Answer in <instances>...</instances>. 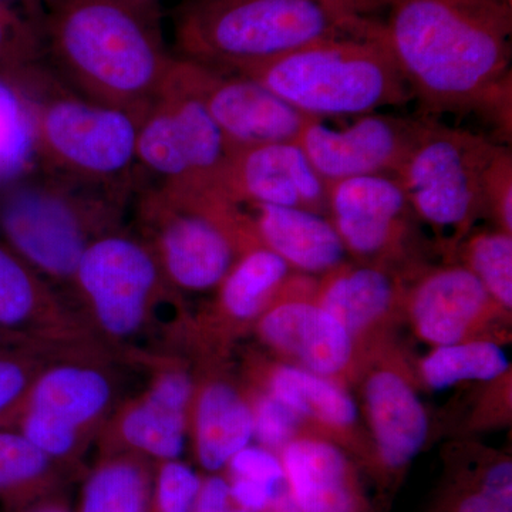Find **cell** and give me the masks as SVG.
Here are the masks:
<instances>
[{
    "mask_svg": "<svg viewBox=\"0 0 512 512\" xmlns=\"http://www.w3.org/2000/svg\"><path fill=\"white\" fill-rule=\"evenodd\" d=\"M228 464L238 478H248L275 488L279 487L285 478L281 461L265 447H244L229 460Z\"/></svg>",
    "mask_w": 512,
    "mask_h": 512,
    "instance_id": "obj_39",
    "label": "cell"
},
{
    "mask_svg": "<svg viewBox=\"0 0 512 512\" xmlns=\"http://www.w3.org/2000/svg\"><path fill=\"white\" fill-rule=\"evenodd\" d=\"M72 288L97 325L114 339H130L171 288L143 238L117 228L94 239L77 265Z\"/></svg>",
    "mask_w": 512,
    "mask_h": 512,
    "instance_id": "obj_10",
    "label": "cell"
},
{
    "mask_svg": "<svg viewBox=\"0 0 512 512\" xmlns=\"http://www.w3.org/2000/svg\"><path fill=\"white\" fill-rule=\"evenodd\" d=\"M32 76L39 90L28 99L36 164L80 183L136 197L140 117L73 93L45 64Z\"/></svg>",
    "mask_w": 512,
    "mask_h": 512,
    "instance_id": "obj_7",
    "label": "cell"
},
{
    "mask_svg": "<svg viewBox=\"0 0 512 512\" xmlns=\"http://www.w3.org/2000/svg\"><path fill=\"white\" fill-rule=\"evenodd\" d=\"M464 266L477 276L491 298L505 309L512 308V234L478 232L466 242Z\"/></svg>",
    "mask_w": 512,
    "mask_h": 512,
    "instance_id": "obj_30",
    "label": "cell"
},
{
    "mask_svg": "<svg viewBox=\"0 0 512 512\" xmlns=\"http://www.w3.org/2000/svg\"><path fill=\"white\" fill-rule=\"evenodd\" d=\"M493 302L477 276L464 265L426 272L409 296L414 328L420 338L437 346L463 342Z\"/></svg>",
    "mask_w": 512,
    "mask_h": 512,
    "instance_id": "obj_16",
    "label": "cell"
},
{
    "mask_svg": "<svg viewBox=\"0 0 512 512\" xmlns=\"http://www.w3.org/2000/svg\"><path fill=\"white\" fill-rule=\"evenodd\" d=\"M0 60H12L30 69L45 64L36 16L23 18L6 0H0Z\"/></svg>",
    "mask_w": 512,
    "mask_h": 512,
    "instance_id": "obj_32",
    "label": "cell"
},
{
    "mask_svg": "<svg viewBox=\"0 0 512 512\" xmlns=\"http://www.w3.org/2000/svg\"><path fill=\"white\" fill-rule=\"evenodd\" d=\"M50 458L22 431L0 427V493L19 490L46 473Z\"/></svg>",
    "mask_w": 512,
    "mask_h": 512,
    "instance_id": "obj_31",
    "label": "cell"
},
{
    "mask_svg": "<svg viewBox=\"0 0 512 512\" xmlns=\"http://www.w3.org/2000/svg\"><path fill=\"white\" fill-rule=\"evenodd\" d=\"M35 512H66V511L60 510V508H56V507H45V508H39V510H36Z\"/></svg>",
    "mask_w": 512,
    "mask_h": 512,
    "instance_id": "obj_47",
    "label": "cell"
},
{
    "mask_svg": "<svg viewBox=\"0 0 512 512\" xmlns=\"http://www.w3.org/2000/svg\"><path fill=\"white\" fill-rule=\"evenodd\" d=\"M124 2L138 3V5L160 6V0H124Z\"/></svg>",
    "mask_w": 512,
    "mask_h": 512,
    "instance_id": "obj_46",
    "label": "cell"
},
{
    "mask_svg": "<svg viewBox=\"0 0 512 512\" xmlns=\"http://www.w3.org/2000/svg\"><path fill=\"white\" fill-rule=\"evenodd\" d=\"M200 488V478L191 467L178 460L165 461L157 481L160 512H191Z\"/></svg>",
    "mask_w": 512,
    "mask_h": 512,
    "instance_id": "obj_37",
    "label": "cell"
},
{
    "mask_svg": "<svg viewBox=\"0 0 512 512\" xmlns=\"http://www.w3.org/2000/svg\"><path fill=\"white\" fill-rule=\"evenodd\" d=\"M16 420H19V430L23 436L50 460L69 456L82 436L80 431L30 410H20Z\"/></svg>",
    "mask_w": 512,
    "mask_h": 512,
    "instance_id": "obj_35",
    "label": "cell"
},
{
    "mask_svg": "<svg viewBox=\"0 0 512 512\" xmlns=\"http://www.w3.org/2000/svg\"><path fill=\"white\" fill-rule=\"evenodd\" d=\"M20 2L25 3V5H28L29 12L32 13V15L36 16L37 9H39L40 0H20Z\"/></svg>",
    "mask_w": 512,
    "mask_h": 512,
    "instance_id": "obj_45",
    "label": "cell"
},
{
    "mask_svg": "<svg viewBox=\"0 0 512 512\" xmlns=\"http://www.w3.org/2000/svg\"><path fill=\"white\" fill-rule=\"evenodd\" d=\"M508 369L507 353L495 343L484 340L437 346L421 365L424 380L434 390H444L468 380L498 379Z\"/></svg>",
    "mask_w": 512,
    "mask_h": 512,
    "instance_id": "obj_27",
    "label": "cell"
},
{
    "mask_svg": "<svg viewBox=\"0 0 512 512\" xmlns=\"http://www.w3.org/2000/svg\"><path fill=\"white\" fill-rule=\"evenodd\" d=\"M229 512H252V511L245 510V508H239V510H231Z\"/></svg>",
    "mask_w": 512,
    "mask_h": 512,
    "instance_id": "obj_48",
    "label": "cell"
},
{
    "mask_svg": "<svg viewBox=\"0 0 512 512\" xmlns=\"http://www.w3.org/2000/svg\"><path fill=\"white\" fill-rule=\"evenodd\" d=\"M36 376L23 348L0 350V427L16 420Z\"/></svg>",
    "mask_w": 512,
    "mask_h": 512,
    "instance_id": "obj_34",
    "label": "cell"
},
{
    "mask_svg": "<svg viewBox=\"0 0 512 512\" xmlns=\"http://www.w3.org/2000/svg\"><path fill=\"white\" fill-rule=\"evenodd\" d=\"M35 133L28 100L0 82V181L35 165Z\"/></svg>",
    "mask_w": 512,
    "mask_h": 512,
    "instance_id": "obj_29",
    "label": "cell"
},
{
    "mask_svg": "<svg viewBox=\"0 0 512 512\" xmlns=\"http://www.w3.org/2000/svg\"><path fill=\"white\" fill-rule=\"evenodd\" d=\"M229 500H231V485L220 477L210 478L201 485L198 493L197 512H229Z\"/></svg>",
    "mask_w": 512,
    "mask_h": 512,
    "instance_id": "obj_41",
    "label": "cell"
},
{
    "mask_svg": "<svg viewBox=\"0 0 512 512\" xmlns=\"http://www.w3.org/2000/svg\"><path fill=\"white\" fill-rule=\"evenodd\" d=\"M111 399L106 373L92 366L59 365L37 373L22 409L82 433L106 413Z\"/></svg>",
    "mask_w": 512,
    "mask_h": 512,
    "instance_id": "obj_20",
    "label": "cell"
},
{
    "mask_svg": "<svg viewBox=\"0 0 512 512\" xmlns=\"http://www.w3.org/2000/svg\"><path fill=\"white\" fill-rule=\"evenodd\" d=\"M192 382L184 372H164L120 420L128 446L160 460H178L187 436Z\"/></svg>",
    "mask_w": 512,
    "mask_h": 512,
    "instance_id": "obj_18",
    "label": "cell"
},
{
    "mask_svg": "<svg viewBox=\"0 0 512 512\" xmlns=\"http://www.w3.org/2000/svg\"><path fill=\"white\" fill-rule=\"evenodd\" d=\"M271 394L303 417L333 427H349L357 419L353 397L330 377L296 366H281L271 376Z\"/></svg>",
    "mask_w": 512,
    "mask_h": 512,
    "instance_id": "obj_26",
    "label": "cell"
},
{
    "mask_svg": "<svg viewBox=\"0 0 512 512\" xmlns=\"http://www.w3.org/2000/svg\"><path fill=\"white\" fill-rule=\"evenodd\" d=\"M43 63L84 99L141 117L175 62L160 6L124 0H40Z\"/></svg>",
    "mask_w": 512,
    "mask_h": 512,
    "instance_id": "obj_2",
    "label": "cell"
},
{
    "mask_svg": "<svg viewBox=\"0 0 512 512\" xmlns=\"http://www.w3.org/2000/svg\"><path fill=\"white\" fill-rule=\"evenodd\" d=\"M218 187L239 205L303 208L328 215L329 184L298 141L232 153Z\"/></svg>",
    "mask_w": 512,
    "mask_h": 512,
    "instance_id": "obj_14",
    "label": "cell"
},
{
    "mask_svg": "<svg viewBox=\"0 0 512 512\" xmlns=\"http://www.w3.org/2000/svg\"><path fill=\"white\" fill-rule=\"evenodd\" d=\"M252 414L254 437L265 448H281L291 443L301 420L298 414L271 393L259 397L252 407Z\"/></svg>",
    "mask_w": 512,
    "mask_h": 512,
    "instance_id": "obj_36",
    "label": "cell"
},
{
    "mask_svg": "<svg viewBox=\"0 0 512 512\" xmlns=\"http://www.w3.org/2000/svg\"><path fill=\"white\" fill-rule=\"evenodd\" d=\"M183 60L192 86L231 154L266 144L298 141L309 121L318 120L305 116L251 77L221 73Z\"/></svg>",
    "mask_w": 512,
    "mask_h": 512,
    "instance_id": "obj_13",
    "label": "cell"
},
{
    "mask_svg": "<svg viewBox=\"0 0 512 512\" xmlns=\"http://www.w3.org/2000/svg\"><path fill=\"white\" fill-rule=\"evenodd\" d=\"M282 466L302 512H352L348 463L325 441L292 440L284 447Z\"/></svg>",
    "mask_w": 512,
    "mask_h": 512,
    "instance_id": "obj_21",
    "label": "cell"
},
{
    "mask_svg": "<svg viewBox=\"0 0 512 512\" xmlns=\"http://www.w3.org/2000/svg\"><path fill=\"white\" fill-rule=\"evenodd\" d=\"M251 77L312 119L359 117L413 100L382 22L254 67Z\"/></svg>",
    "mask_w": 512,
    "mask_h": 512,
    "instance_id": "obj_5",
    "label": "cell"
},
{
    "mask_svg": "<svg viewBox=\"0 0 512 512\" xmlns=\"http://www.w3.org/2000/svg\"><path fill=\"white\" fill-rule=\"evenodd\" d=\"M387 47L423 114L476 113L512 76V0H389Z\"/></svg>",
    "mask_w": 512,
    "mask_h": 512,
    "instance_id": "obj_1",
    "label": "cell"
},
{
    "mask_svg": "<svg viewBox=\"0 0 512 512\" xmlns=\"http://www.w3.org/2000/svg\"><path fill=\"white\" fill-rule=\"evenodd\" d=\"M328 217L348 254L383 268L407 255L414 222L419 220L396 175L329 184Z\"/></svg>",
    "mask_w": 512,
    "mask_h": 512,
    "instance_id": "obj_12",
    "label": "cell"
},
{
    "mask_svg": "<svg viewBox=\"0 0 512 512\" xmlns=\"http://www.w3.org/2000/svg\"><path fill=\"white\" fill-rule=\"evenodd\" d=\"M399 296V282L389 268L342 264L326 275L318 302L350 335L383 318Z\"/></svg>",
    "mask_w": 512,
    "mask_h": 512,
    "instance_id": "obj_22",
    "label": "cell"
},
{
    "mask_svg": "<svg viewBox=\"0 0 512 512\" xmlns=\"http://www.w3.org/2000/svg\"><path fill=\"white\" fill-rule=\"evenodd\" d=\"M376 19L335 0H181L173 18L175 55L241 74Z\"/></svg>",
    "mask_w": 512,
    "mask_h": 512,
    "instance_id": "obj_3",
    "label": "cell"
},
{
    "mask_svg": "<svg viewBox=\"0 0 512 512\" xmlns=\"http://www.w3.org/2000/svg\"><path fill=\"white\" fill-rule=\"evenodd\" d=\"M272 504H274L275 512H302L293 495L288 491H281V488L276 491Z\"/></svg>",
    "mask_w": 512,
    "mask_h": 512,
    "instance_id": "obj_43",
    "label": "cell"
},
{
    "mask_svg": "<svg viewBox=\"0 0 512 512\" xmlns=\"http://www.w3.org/2000/svg\"><path fill=\"white\" fill-rule=\"evenodd\" d=\"M348 8L356 10L366 16H376V13L384 12L389 0H335Z\"/></svg>",
    "mask_w": 512,
    "mask_h": 512,
    "instance_id": "obj_42",
    "label": "cell"
},
{
    "mask_svg": "<svg viewBox=\"0 0 512 512\" xmlns=\"http://www.w3.org/2000/svg\"><path fill=\"white\" fill-rule=\"evenodd\" d=\"M481 212L493 218L497 229L512 234V153L505 144H498L485 168Z\"/></svg>",
    "mask_w": 512,
    "mask_h": 512,
    "instance_id": "obj_33",
    "label": "cell"
},
{
    "mask_svg": "<svg viewBox=\"0 0 512 512\" xmlns=\"http://www.w3.org/2000/svg\"><path fill=\"white\" fill-rule=\"evenodd\" d=\"M194 434L201 466L220 470L254 439L252 406L229 384L210 383L198 396Z\"/></svg>",
    "mask_w": 512,
    "mask_h": 512,
    "instance_id": "obj_23",
    "label": "cell"
},
{
    "mask_svg": "<svg viewBox=\"0 0 512 512\" xmlns=\"http://www.w3.org/2000/svg\"><path fill=\"white\" fill-rule=\"evenodd\" d=\"M458 512H512L510 461L491 468L485 476L483 490L468 497Z\"/></svg>",
    "mask_w": 512,
    "mask_h": 512,
    "instance_id": "obj_38",
    "label": "cell"
},
{
    "mask_svg": "<svg viewBox=\"0 0 512 512\" xmlns=\"http://www.w3.org/2000/svg\"><path fill=\"white\" fill-rule=\"evenodd\" d=\"M291 271L281 256L254 242L239 255L218 286L221 308L239 320L262 315L288 285Z\"/></svg>",
    "mask_w": 512,
    "mask_h": 512,
    "instance_id": "obj_25",
    "label": "cell"
},
{
    "mask_svg": "<svg viewBox=\"0 0 512 512\" xmlns=\"http://www.w3.org/2000/svg\"><path fill=\"white\" fill-rule=\"evenodd\" d=\"M365 400L380 457L387 466H406L429 436V419L419 396L402 376L380 370L367 380Z\"/></svg>",
    "mask_w": 512,
    "mask_h": 512,
    "instance_id": "obj_19",
    "label": "cell"
},
{
    "mask_svg": "<svg viewBox=\"0 0 512 512\" xmlns=\"http://www.w3.org/2000/svg\"><path fill=\"white\" fill-rule=\"evenodd\" d=\"M431 120L369 113L343 128L312 120L303 128L298 143L328 184L367 175H396Z\"/></svg>",
    "mask_w": 512,
    "mask_h": 512,
    "instance_id": "obj_11",
    "label": "cell"
},
{
    "mask_svg": "<svg viewBox=\"0 0 512 512\" xmlns=\"http://www.w3.org/2000/svg\"><path fill=\"white\" fill-rule=\"evenodd\" d=\"M63 318L52 285L8 245L0 244V330L30 342Z\"/></svg>",
    "mask_w": 512,
    "mask_h": 512,
    "instance_id": "obj_24",
    "label": "cell"
},
{
    "mask_svg": "<svg viewBox=\"0 0 512 512\" xmlns=\"http://www.w3.org/2000/svg\"><path fill=\"white\" fill-rule=\"evenodd\" d=\"M259 244L271 249L292 269L328 275L345 264L348 254L328 215L303 208L241 205Z\"/></svg>",
    "mask_w": 512,
    "mask_h": 512,
    "instance_id": "obj_17",
    "label": "cell"
},
{
    "mask_svg": "<svg viewBox=\"0 0 512 512\" xmlns=\"http://www.w3.org/2000/svg\"><path fill=\"white\" fill-rule=\"evenodd\" d=\"M229 156L221 131L192 86L184 60L175 57L163 89L138 121L140 188L151 184L218 185Z\"/></svg>",
    "mask_w": 512,
    "mask_h": 512,
    "instance_id": "obj_8",
    "label": "cell"
},
{
    "mask_svg": "<svg viewBox=\"0 0 512 512\" xmlns=\"http://www.w3.org/2000/svg\"><path fill=\"white\" fill-rule=\"evenodd\" d=\"M278 488L248 478H237L231 485V498H234L241 508L258 512L265 510L272 503Z\"/></svg>",
    "mask_w": 512,
    "mask_h": 512,
    "instance_id": "obj_40",
    "label": "cell"
},
{
    "mask_svg": "<svg viewBox=\"0 0 512 512\" xmlns=\"http://www.w3.org/2000/svg\"><path fill=\"white\" fill-rule=\"evenodd\" d=\"M259 333L269 346L295 357L316 375H339L352 359L353 336L318 302H279L262 313Z\"/></svg>",
    "mask_w": 512,
    "mask_h": 512,
    "instance_id": "obj_15",
    "label": "cell"
},
{
    "mask_svg": "<svg viewBox=\"0 0 512 512\" xmlns=\"http://www.w3.org/2000/svg\"><path fill=\"white\" fill-rule=\"evenodd\" d=\"M25 345V340L15 338V336L9 335V333L0 330V350L18 349L23 348Z\"/></svg>",
    "mask_w": 512,
    "mask_h": 512,
    "instance_id": "obj_44",
    "label": "cell"
},
{
    "mask_svg": "<svg viewBox=\"0 0 512 512\" xmlns=\"http://www.w3.org/2000/svg\"><path fill=\"white\" fill-rule=\"evenodd\" d=\"M146 503L143 468L116 460L97 468L87 481L80 512H146Z\"/></svg>",
    "mask_w": 512,
    "mask_h": 512,
    "instance_id": "obj_28",
    "label": "cell"
},
{
    "mask_svg": "<svg viewBox=\"0 0 512 512\" xmlns=\"http://www.w3.org/2000/svg\"><path fill=\"white\" fill-rule=\"evenodd\" d=\"M494 138L431 120L396 177L417 218L464 237L481 212L485 168L498 147Z\"/></svg>",
    "mask_w": 512,
    "mask_h": 512,
    "instance_id": "obj_9",
    "label": "cell"
},
{
    "mask_svg": "<svg viewBox=\"0 0 512 512\" xmlns=\"http://www.w3.org/2000/svg\"><path fill=\"white\" fill-rule=\"evenodd\" d=\"M0 200V232L50 285L72 286L87 247L121 227L134 197L32 165Z\"/></svg>",
    "mask_w": 512,
    "mask_h": 512,
    "instance_id": "obj_4",
    "label": "cell"
},
{
    "mask_svg": "<svg viewBox=\"0 0 512 512\" xmlns=\"http://www.w3.org/2000/svg\"><path fill=\"white\" fill-rule=\"evenodd\" d=\"M138 235L171 288H218L239 255L258 241L247 212L212 184L144 185L134 197Z\"/></svg>",
    "mask_w": 512,
    "mask_h": 512,
    "instance_id": "obj_6",
    "label": "cell"
}]
</instances>
